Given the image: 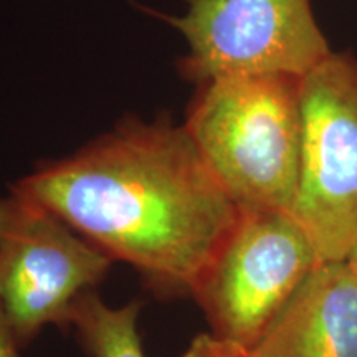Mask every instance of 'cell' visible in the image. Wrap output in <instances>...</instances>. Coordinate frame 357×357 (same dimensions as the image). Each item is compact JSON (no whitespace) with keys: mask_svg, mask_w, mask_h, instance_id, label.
<instances>
[{"mask_svg":"<svg viewBox=\"0 0 357 357\" xmlns=\"http://www.w3.org/2000/svg\"><path fill=\"white\" fill-rule=\"evenodd\" d=\"M113 260L52 211L19 192L0 197V307L22 347L96 289Z\"/></svg>","mask_w":357,"mask_h":357,"instance_id":"3957f363","label":"cell"},{"mask_svg":"<svg viewBox=\"0 0 357 357\" xmlns=\"http://www.w3.org/2000/svg\"><path fill=\"white\" fill-rule=\"evenodd\" d=\"M263 357H357V278L319 261L257 344Z\"/></svg>","mask_w":357,"mask_h":357,"instance_id":"52a82bcc","label":"cell"},{"mask_svg":"<svg viewBox=\"0 0 357 357\" xmlns=\"http://www.w3.org/2000/svg\"><path fill=\"white\" fill-rule=\"evenodd\" d=\"M141 310L139 301L111 306L91 289L75 303L68 328L88 357H147L137 328Z\"/></svg>","mask_w":357,"mask_h":357,"instance_id":"ba28073f","label":"cell"},{"mask_svg":"<svg viewBox=\"0 0 357 357\" xmlns=\"http://www.w3.org/2000/svg\"><path fill=\"white\" fill-rule=\"evenodd\" d=\"M171 24L185 37L184 70L200 83L242 75L303 78L331 55L310 0H187Z\"/></svg>","mask_w":357,"mask_h":357,"instance_id":"8992f818","label":"cell"},{"mask_svg":"<svg viewBox=\"0 0 357 357\" xmlns=\"http://www.w3.org/2000/svg\"><path fill=\"white\" fill-rule=\"evenodd\" d=\"M319 261L291 212L240 211L192 298L213 334L257 347Z\"/></svg>","mask_w":357,"mask_h":357,"instance_id":"5b68a950","label":"cell"},{"mask_svg":"<svg viewBox=\"0 0 357 357\" xmlns=\"http://www.w3.org/2000/svg\"><path fill=\"white\" fill-rule=\"evenodd\" d=\"M22 346L0 307V357H22Z\"/></svg>","mask_w":357,"mask_h":357,"instance_id":"30bf717a","label":"cell"},{"mask_svg":"<svg viewBox=\"0 0 357 357\" xmlns=\"http://www.w3.org/2000/svg\"><path fill=\"white\" fill-rule=\"evenodd\" d=\"M303 146L293 217L321 261L357 242V58L331 53L301 78Z\"/></svg>","mask_w":357,"mask_h":357,"instance_id":"277c9868","label":"cell"},{"mask_svg":"<svg viewBox=\"0 0 357 357\" xmlns=\"http://www.w3.org/2000/svg\"><path fill=\"white\" fill-rule=\"evenodd\" d=\"M184 128L240 211L291 212L301 169V78L242 75L204 83Z\"/></svg>","mask_w":357,"mask_h":357,"instance_id":"7a4b0ae2","label":"cell"},{"mask_svg":"<svg viewBox=\"0 0 357 357\" xmlns=\"http://www.w3.org/2000/svg\"><path fill=\"white\" fill-rule=\"evenodd\" d=\"M344 261L347 263V266L351 268V271L356 275V278H357V242L352 245V248L349 250V253H347Z\"/></svg>","mask_w":357,"mask_h":357,"instance_id":"8fae6325","label":"cell"},{"mask_svg":"<svg viewBox=\"0 0 357 357\" xmlns=\"http://www.w3.org/2000/svg\"><path fill=\"white\" fill-rule=\"evenodd\" d=\"M181 357H263L253 346L217 336L212 331L197 334Z\"/></svg>","mask_w":357,"mask_h":357,"instance_id":"9c48e42d","label":"cell"},{"mask_svg":"<svg viewBox=\"0 0 357 357\" xmlns=\"http://www.w3.org/2000/svg\"><path fill=\"white\" fill-rule=\"evenodd\" d=\"M52 211L160 300L192 298L240 217L187 129L126 123L10 187Z\"/></svg>","mask_w":357,"mask_h":357,"instance_id":"6da1fadb","label":"cell"}]
</instances>
